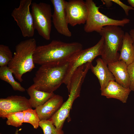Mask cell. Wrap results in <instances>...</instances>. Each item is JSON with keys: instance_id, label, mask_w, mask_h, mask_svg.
Returning <instances> with one entry per match:
<instances>
[{"instance_id": "6da1fadb", "label": "cell", "mask_w": 134, "mask_h": 134, "mask_svg": "<svg viewBox=\"0 0 134 134\" xmlns=\"http://www.w3.org/2000/svg\"><path fill=\"white\" fill-rule=\"evenodd\" d=\"M82 49V44L78 42L53 40L48 44L37 46L33 55L34 62L41 66L64 64Z\"/></svg>"}, {"instance_id": "7a4b0ae2", "label": "cell", "mask_w": 134, "mask_h": 134, "mask_svg": "<svg viewBox=\"0 0 134 134\" xmlns=\"http://www.w3.org/2000/svg\"><path fill=\"white\" fill-rule=\"evenodd\" d=\"M69 63L41 66L33 79L35 88L48 93H53L64 83Z\"/></svg>"}, {"instance_id": "3957f363", "label": "cell", "mask_w": 134, "mask_h": 134, "mask_svg": "<svg viewBox=\"0 0 134 134\" xmlns=\"http://www.w3.org/2000/svg\"><path fill=\"white\" fill-rule=\"evenodd\" d=\"M37 46L34 38L22 41L15 46V52L7 66L15 78L20 82L23 81V75L35 67L33 55Z\"/></svg>"}, {"instance_id": "277c9868", "label": "cell", "mask_w": 134, "mask_h": 134, "mask_svg": "<svg viewBox=\"0 0 134 134\" xmlns=\"http://www.w3.org/2000/svg\"><path fill=\"white\" fill-rule=\"evenodd\" d=\"M88 71L82 66L78 67L72 75L70 81L68 97L51 119L58 130H62L68 117L73 103L80 96L81 87Z\"/></svg>"}, {"instance_id": "5b68a950", "label": "cell", "mask_w": 134, "mask_h": 134, "mask_svg": "<svg viewBox=\"0 0 134 134\" xmlns=\"http://www.w3.org/2000/svg\"><path fill=\"white\" fill-rule=\"evenodd\" d=\"M125 33L120 27L110 25L104 27L99 34L104 38L101 59L108 65L119 60Z\"/></svg>"}, {"instance_id": "8992f818", "label": "cell", "mask_w": 134, "mask_h": 134, "mask_svg": "<svg viewBox=\"0 0 134 134\" xmlns=\"http://www.w3.org/2000/svg\"><path fill=\"white\" fill-rule=\"evenodd\" d=\"M85 2L88 13L84 29L87 33L96 32L99 33L105 26L113 25L124 27L130 22V20L127 18L121 20L110 18L100 11V7L97 6L92 0H86Z\"/></svg>"}, {"instance_id": "52a82bcc", "label": "cell", "mask_w": 134, "mask_h": 134, "mask_svg": "<svg viewBox=\"0 0 134 134\" xmlns=\"http://www.w3.org/2000/svg\"><path fill=\"white\" fill-rule=\"evenodd\" d=\"M31 9L35 29L44 39L49 40L52 15L50 5L43 2H34L32 3Z\"/></svg>"}, {"instance_id": "ba28073f", "label": "cell", "mask_w": 134, "mask_h": 134, "mask_svg": "<svg viewBox=\"0 0 134 134\" xmlns=\"http://www.w3.org/2000/svg\"><path fill=\"white\" fill-rule=\"evenodd\" d=\"M104 41V37L101 36L96 44L81 50L75 54L69 62L68 69L64 82L68 91L71 76L75 70L79 67L88 63H92L97 57L101 56Z\"/></svg>"}, {"instance_id": "9c48e42d", "label": "cell", "mask_w": 134, "mask_h": 134, "mask_svg": "<svg viewBox=\"0 0 134 134\" xmlns=\"http://www.w3.org/2000/svg\"><path fill=\"white\" fill-rule=\"evenodd\" d=\"M32 0H20L19 6L12 11L11 16L16 22L24 37L33 36L35 29L30 10Z\"/></svg>"}, {"instance_id": "30bf717a", "label": "cell", "mask_w": 134, "mask_h": 134, "mask_svg": "<svg viewBox=\"0 0 134 134\" xmlns=\"http://www.w3.org/2000/svg\"><path fill=\"white\" fill-rule=\"evenodd\" d=\"M66 10L68 24L72 27L85 23L88 9L83 0L66 1Z\"/></svg>"}, {"instance_id": "8fae6325", "label": "cell", "mask_w": 134, "mask_h": 134, "mask_svg": "<svg viewBox=\"0 0 134 134\" xmlns=\"http://www.w3.org/2000/svg\"><path fill=\"white\" fill-rule=\"evenodd\" d=\"M53 5L54 12L52 15V22L57 32L60 34L70 37L72 33L68 28L66 10V1L51 0Z\"/></svg>"}, {"instance_id": "7c38bea8", "label": "cell", "mask_w": 134, "mask_h": 134, "mask_svg": "<svg viewBox=\"0 0 134 134\" xmlns=\"http://www.w3.org/2000/svg\"><path fill=\"white\" fill-rule=\"evenodd\" d=\"M32 107L29 99L20 96L12 95L0 99V117L6 118L8 114L23 111Z\"/></svg>"}, {"instance_id": "4fadbf2b", "label": "cell", "mask_w": 134, "mask_h": 134, "mask_svg": "<svg viewBox=\"0 0 134 134\" xmlns=\"http://www.w3.org/2000/svg\"><path fill=\"white\" fill-rule=\"evenodd\" d=\"M63 103V99L62 96L55 94L43 104L37 107L35 109L40 120L51 119Z\"/></svg>"}, {"instance_id": "5bb4252c", "label": "cell", "mask_w": 134, "mask_h": 134, "mask_svg": "<svg viewBox=\"0 0 134 134\" xmlns=\"http://www.w3.org/2000/svg\"><path fill=\"white\" fill-rule=\"evenodd\" d=\"M108 68L118 83L126 88H129L130 80L128 66L121 60L107 65Z\"/></svg>"}, {"instance_id": "9a60e30c", "label": "cell", "mask_w": 134, "mask_h": 134, "mask_svg": "<svg viewBox=\"0 0 134 134\" xmlns=\"http://www.w3.org/2000/svg\"><path fill=\"white\" fill-rule=\"evenodd\" d=\"M97 64L94 66L91 64L90 69L92 72L98 78L100 86V90H103L109 82L114 81L112 74L109 69L107 64L101 58H99L96 60Z\"/></svg>"}, {"instance_id": "2e32d148", "label": "cell", "mask_w": 134, "mask_h": 134, "mask_svg": "<svg viewBox=\"0 0 134 134\" xmlns=\"http://www.w3.org/2000/svg\"><path fill=\"white\" fill-rule=\"evenodd\" d=\"M131 91L114 81L110 82L106 87L101 91V95L108 99H117L123 103H126Z\"/></svg>"}, {"instance_id": "e0dca14e", "label": "cell", "mask_w": 134, "mask_h": 134, "mask_svg": "<svg viewBox=\"0 0 134 134\" xmlns=\"http://www.w3.org/2000/svg\"><path fill=\"white\" fill-rule=\"evenodd\" d=\"M118 60L125 62L128 66L134 62V46L129 33H125Z\"/></svg>"}, {"instance_id": "ac0fdd59", "label": "cell", "mask_w": 134, "mask_h": 134, "mask_svg": "<svg viewBox=\"0 0 134 134\" xmlns=\"http://www.w3.org/2000/svg\"><path fill=\"white\" fill-rule=\"evenodd\" d=\"M30 97L29 99L32 107L35 108L41 105L53 97L55 94L54 93H48L38 90L33 84L27 90Z\"/></svg>"}, {"instance_id": "d6986e66", "label": "cell", "mask_w": 134, "mask_h": 134, "mask_svg": "<svg viewBox=\"0 0 134 134\" xmlns=\"http://www.w3.org/2000/svg\"><path fill=\"white\" fill-rule=\"evenodd\" d=\"M13 72L7 66L0 67V79L9 84L15 91L24 92L26 89L20 83L16 81L13 76Z\"/></svg>"}, {"instance_id": "ffe728a7", "label": "cell", "mask_w": 134, "mask_h": 134, "mask_svg": "<svg viewBox=\"0 0 134 134\" xmlns=\"http://www.w3.org/2000/svg\"><path fill=\"white\" fill-rule=\"evenodd\" d=\"M24 111L23 123H30L34 129H37L39 126V123L40 120L35 109L31 108Z\"/></svg>"}, {"instance_id": "44dd1931", "label": "cell", "mask_w": 134, "mask_h": 134, "mask_svg": "<svg viewBox=\"0 0 134 134\" xmlns=\"http://www.w3.org/2000/svg\"><path fill=\"white\" fill-rule=\"evenodd\" d=\"M24 111H20L9 113L6 116L7 125L16 127L21 126L23 123Z\"/></svg>"}, {"instance_id": "7402d4cb", "label": "cell", "mask_w": 134, "mask_h": 134, "mask_svg": "<svg viewBox=\"0 0 134 134\" xmlns=\"http://www.w3.org/2000/svg\"><path fill=\"white\" fill-rule=\"evenodd\" d=\"M39 126L42 130L43 134H64L62 129H57L51 119L40 120Z\"/></svg>"}, {"instance_id": "603a6c76", "label": "cell", "mask_w": 134, "mask_h": 134, "mask_svg": "<svg viewBox=\"0 0 134 134\" xmlns=\"http://www.w3.org/2000/svg\"><path fill=\"white\" fill-rule=\"evenodd\" d=\"M13 57L12 53L8 46L0 45V66H7Z\"/></svg>"}, {"instance_id": "cb8c5ba5", "label": "cell", "mask_w": 134, "mask_h": 134, "mask_svg": "<svg viewBox=\"0 0 134 134\" xmlns=\"http://www.w3.org/2000/svg\"><path fill=\"white\" fill-rule=\"evenodd\" d=\"M130 83L129 88L134 92V62L128 66Z\"/></svg>"}, {"instance_id": "d4e9b609", "label": "cell", "mask_w": 134, "mask_h": 134, "mask_svg": "<svg viewBox=\"0 0 134 134\" xmlns=\"http://www.w3.org/2000/svg\"><path fill=\"white\" fill-rule=\"evenodd\" d=\"M111 0L113 2L117 4L121 7L123 9L125 14L127 16L129 15V12L130 10H134V9L132 7L124 4L119 0Z\"/></svg>"}, {"instance_id": "484cf974", "label": "cell", "mask_w": 134, "mask_h": 134, "mask_svg": "<svg viewBox=\"0 0 134 134\" xmlns=\"http://www.w3.org/2000/svg\"><path fill=\"white\" fill-rule=\"evenodd\" d=\"M101 1L107 7H110L112 5L113 2L111 0H103Z\"/></svg>"}, {"instance_id": "4316f807", "label": "cell", "mask_w": 134, "mask_h": 134, "mask_svg": "<svg viewBox=\"0 0 134 134\" xmlns=\"http://www.w3.org/2000/svg\"><path fill=\"white\" fill-rule=\"evenodd\" d=\"M129 33L132 40L133 44L134 46V28L131 29Z\"/></svg>"}, {"instance_id": "83f0119b", "label": "cell", "mask_w": 134, "mask_h": 134, "mask_svg": "<svg viewBox=\"0 0 134 134\" xmlns=\"http://www.w3.org/2000/svg\"><path fill=\"white\" fill-rule=\"evenodd\" d=\"M127 1L131 6L134 9V0H128Z\"/></svg>"}, {"instance_id": "f1b7e54d", "label": "cell", "mask_w": 134, "mask_h": 134, "mask_svg": "<svg viewBox=\"0 0 134 134\" xmlns=\"http://www.w3.org/2000/svg\"><path fill=\"white\" fill-rule=\"evenodd\" d=\"M19 130H18L17 129H16V130L15 133L14 134H22L19 133Z\"/></svg>"}]
</instances>
